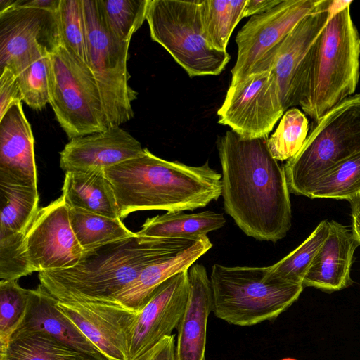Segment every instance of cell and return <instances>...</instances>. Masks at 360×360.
Masks as SVG:
<instances>
[{
	"mask_svg": "<svg viewBox=\"0 0 360 360\" xmlns=\"http://www.w3.org/2000/svg\"><path fill=\"white\" fill-rule=\"evenodd\" d=\"M268 136L245 139L231 129L218 138L225 212L248 236L276 242L291 228L290 191Z\"/></svg>",
	"mask_w": 360,
	"mask_h": 360,
	"instance_id": "6da1fadb",
	"label": "cell"
},
{
	"mask_svg": "<svg viewBox=\"0 0 360 360\" xmlns=\"http://www.w3.org/2000/svg\"><path fill=\"white\" fill-rule=\"evenodd\" d=\"M198 240V239H197ZM196 240L136 234L84 253L65 269L39 272L41 284L63 302H116L117 296L146 267L165 260Z\"/></svg>",
	"mask_w": 360,
	"mask_h": 360,
	"instance_id": "7a4b0ae2",
	"label": "cell"
},
{
	"mask_svg": "<svg viewBox=\"0 0 360 360\" xmlns=\"http://www.w3.org/2000/svg\"><path fill=\"white\" fill-rule=\"evenodd\" d=\"M120 218L141 210H193L221 195V174L208 161L191 166L160 158L148 148L140 155L104 169Z\"/></svg>",
	"mask_w": 360,
	"mask_h": 360,
	"instance_id": "3957f363",
	"label": "cell"
},
{
	"mask_svg": "<svg viewBox=\"0 0 360 360\" xmlns=\"http://www.w3.org/2000/svg\"><path fill=\"white\" fill-rule=\"evenodd\" d=\"M352 1H335L330 18L304 65L298 105L316 124L356 91L360 37L350 13Z\"/></svg>",
	"mask_w": 360,
	"mask_h": 360,
	"instance_id": "277c9868",
	"label": "cell"
},
{
	"mask_svg": "<svg viewBox=\"0 0 360 360\" xmlns=\"http://www.w3.org/2000/svg\"><path fill=\"white\" fill-rule=\"evenodd\" d=\"M266 271L267 266L214 264L210 275L214 315L240 326L277 318L298 299L304 286L268 279Z\"/></svg>",
	"mask_w": 360,
	"mask_h": 360,
	"instance_id": "5b68a950",
	"label": "cell"
},
{
	"mask_svg": "<svg viewBox=\"0 0 360 360\" xmlns=\"http://www.w3.org/2000/svg\"><path fill=\"white\" fill-rule=\"evenodd\" d=\"M360 152V94L351 96L316 123L300 150L283 168L290 193L308 197L331 168Z\"/></svg>",
	"mask_w": 360,
	"mask_h": 360,
	"instance_id": "8992f818",
	"label": "cell"
},
{
	"mask_svg": "<svg viewBox=\"0 0 360 360\" xmlns=\"http://www.w3.org/2000/svg\"><path fill=\"white\" fill-rule=\"evenodd\" d=\"M200 0H149L146 21L153 41L160 44L191 77L219 75L231 56L207 43Z\"/></svg>",
	"mask_w": 360,
	"mask_h": 360,
	"instance_id": "52a82bcc",
	"label": "cell"
},
{
	"mask_svg": "<svg viewBox=\"0 0 360 360\" xmlns=\"http://www.w3.org/2000/svg\"><path fill=\"white\" fill-rule=\"evenodd\" d=\"M49 103L70 139L109 129L92 71L64 46L51 53Z\"/></svg>",
	"mask_w": 360,
	"mask_h": 360,
	"instance_id": "ba28073f",
	"label": "cell"
},
{
	"mask_svg": "<svg viewBox=\"0 0 360 360\" xmlns=\"http://www.w3.org/2000/svg\"><path fill=\"white\" fill-rule=\"evenodd\" d=\"M87 38V65L99 89L109 128L134 117L137 93L129 84L127 62L130 43L117 39L108 30L98 0H83Z\"/></svg>",
	"mask_w": 360,
	"mask_h": 360,
	"instance_id": "9c48e42d",
	"label": "cell"
},
{
	"mask_svg": "<svg viewBox=\"0 0 360 360\" xmlns=\"http://www.w3.org/2000/svg\"><path fill=\"white\" fill-rule=\"evenodd\" d=\"M285 110L271 70L229 85L217 110L218 122L245 139L268 136Z\"/></svg>",
	"mask_w": 360,
	"mask_h": 360,
	"instance_id": "30bf717a",
	"label": "cell"
},
{
	"mask_svg": "<svg viewBox=\"0 0 360 360\" xmlns=\"http://www.w3.org/2000/svg\"><path fill=\"white\" fill-rule=\"evenodd\" d=\"M323 0H282L270 11L251 16L236 37L237 58L230 85L243 81Z\"/></svg>",
	"mask_w": 360,
	"mask_h": 360,
	"instance_id": "8fae6325",
	"label": "cell"
},
{
	"mask_svg": "<svg viewBox=\"0 0 360 360\" xmlns=\"http://www.w3.org/2000/svg\"><path fill=\"white\" fill-rule=\"evenodd\" d=\"M335 2L323 0L314 12L305 17L250 73L271 70L285 112L298 105L300 82L307 54L327 25Z\"/></svg>",
	"mask_w": 360,
	"mask_h": 360,
	"instance_id": "7c38bea8",
	"label": "cell"
},
{
	"mask_svg": "<svg viewBox=\"0 0 360 360\" xmlns=\"http://www.w3.org/2000/svg\"><path fill=\"white\" fill-rule=\"evenodd\" d=\"M25 245L37 272L70 268L82 259L84 251L73 232L62 195L39 209L26 231Z\"/></svg>",
	"mask_w": 360,
	"mask_h": 360,
	"instance_id": "4fadbf2b",
	"label": "cell"
},
{
	"mask_svg": "<svg viewBox=\"0 0 360 360\" xmlns=\"http://www.w3.org/2000/svg\"><path fill=\"white\" fill-rule=\"evenodd\" d=\"M190 292L188 269L165 281L138 313L133 326L129 360H142L147 352L178 327Z\"/></svg>",
	"mask_w": 360,
	"mask_h": 360,
	"instance_id": "5bb4252c",
	"label": "cell"
},
{
	"mask_svg": "<svg viewBox=\"0 0 360 360\" xmlns=\"http://www.w3.org/2000/svg\"><path fill=\"white\" fill-rule=\"evenodd\" d=\"M57 305L108 360H129L138 313L113 303L59 301Z\"/></svg>",
	"mask_w": 360,
	"mask_h": 360,
	"instance_id": "9a60e30c",
	"label": "cell"
},
{
	"mask_svg": "<svg viewBox=\"0 0 360 360\" xmlns=\"http://www.w3.org/2000/svg\"><path fill=\"white\" fill-rule=\"evenodd\" d=\"M61 45L58 12L15 7L0 13V70L37 47L51 54Z\"/></svg>",
	"mask_w": 360,
	"mask_h": 360,
	"instance_id": "2e32d148",
	"label": "cell"
},
{
	"mask_svg": "<svg viewBox=\"0 0 360 360\" xmlns=\"http://www.w3.org/2000/svg\"><path fill=\"white\" fill-rule=\"evenodd\" d=\"M141 143L120 127L75 137L60 152L65 172L105 169L143 153Z\"/></svg>",
	"mask_w": 360,
	"mask_h": 360,
	"instance_id": "e0dca14e",
	"label": "cell"
},
{
	"mask_svg": "<svg viewBox=\"0 0 360 360\" xmlns=\"http://www.w3.org/2000/svg\"><path fill=\"white\" fill-rule=\"evenodd\" d=\"M0 184L37 188L34 139L22 103L0 118Z\"/></svg>",
	"mask_w": 360,
	"mask_h": 360,
	"instance_id": "ac0fdd59",
	"label": "cell"
},
{
	"mask_svg": "<svg viewBox=\"0 0 360 360\" xmlns=\"http://www.w3.org/2000/svg\"><path fill=\"white\" fill-rule=\"evenodd\" d=\"M58 302L41 284L30 290L25 317L13 333L43 332L89 360H108L58 308Z\"/></svg>",
	"mask_w": 360,
	"mask_h": 360,
	"instance_id": "d6986e66",
	"label": "cell"
},
{
	"mask_svg": "<svg viewBox=\"0 0 360 360\" xmlns=\"http://www.w3.org/2000/svg\"><path fill=\"white\" fill-rule=\"evenodd\" d=\"M359 245L352 229L336 221H329L328 236L304 276V288L333 292L350 285L351 267Z\"/></svg>",
	"mask_w": 360,
	"mask_h": 360,
	"instance_id": "ffe728a7",
	"label": "cell"
},
{
	"mask_svg": "<svg viewBox=\"0 0 360 360\" xmlns=\"http://www.w3.org/2000/svg\"><path fill=\"white\" fill-rule=\"evenodd\" d=\"M190 292L177 327V360H205L207 323L213 309L212 290L206 268L200 264L188 269Z\"/></svg>",
	"mask_w": 360,
	"mask_h": 360,
	"instance_id": "44dd1931",
	"label": "cell"
},
{
	"mask_svg": "<svg viewBox=\"0 0 360 360\" xmlns=\"http://www.w3.org/2000/svg\"><path fill=\"white\" fill-rule=\"evenodd\" d=\"M212 247V242L205 235L175 255L146 267L117 296L116 302L139 313L164 281L189 269Z\"/></svg>",
	"mask_w": 360,
	"mask_h": 360,
	"instance_id": "7402d4cb",
	"label": "cell"
},
{
	"mask_svg": "<svg viewBox=\"0 0 360 360\" xmlns=\"http://www.w3.org/2000/svg\"><path fill=\"white\" fill-rule=\"evenodd\" d=\"M62 190L69 208L120 219L113 189L103 169L66 172Z\"/></svg>",
	"mask_w": 360,
	"mask_h": 360,
	"instance_id": "603a6c76",
	"label": "cell"
},
{
	"mask_svg": "<svg viewBox=\"0 0 360 360\" xmlns=\"http://www.w3.org/2000/svg\"><path fill=\"white\" fill-rule=\"evenodd\" d=\"M226 219L221 213L207 210L194 214L184 211L167 212L146 220L141 236L160 238L197 240L207 233L224 226Z\"/></svg>",
	"mask_w": 360,
	"mask_h": 360,
	"instance_id": "cb8c5ba5",
	"label": "cell"
},
{
	"mask_svg": "<svg viewBox=\"0 0 360 360\" xmlns=\"http://www.w3.org/2000/svg\"><path fill=\"white\" fill-rule=\"evenodd\" d=\"M0 360H89L82 353L43 332L13 333L0 349Z\"/></svg>",
	"mask_w": 360,
	"mask_h": 360,
	"instance_id": "d4e9b609",
	"label": "cell"
},
{
	"mask_svg": "<svg viewBox=\"0 0 360 360\" xmlns=\"http://www.w3.org/2000/svg\"><path fill=\"white\" fill-rule=\"evenodd\" d=\"M69 215L73 232L84 252L135 235L120 219L79 208H69Z\"/></svg>",
	"mask_w": 360,
	"mask_h": 360,
	"instance_id": "484cf974",
	"label": "cell"
},
{
	"mask_svg": "<svg viewBox=\"0 0 360 360\" xmlns=\"http://www.w3.org/2000/svg\"><path fill=\"white\" fill-rule=\"evenodd\" d=\"M51 54L37 47L11 70L15 75L23 101L31 108L43 109L49 103V77Z\"/></svg>",
	"mask_w": 360,
	"mask_h": 360,
	"instance_id": "4316f807",
	"label": "cell"
},
{
	"mask_svg": "<svg viewBox=\"0 0 360 360\" xmlns=\"http://www.w3.org/2000/svg\"><path fill=\"white\" fill-rule=\"evenodd\" d=\"M247 0H200V12L205 39L219 51H226L231 35L243 18Z\"/></svg>",
	"mask_w": 360,
	"mask_h": 360,
	"instance_id": "83f0119b",
	"label": "cell"
},
{
	"mask_svg": "<svg viewBox=\"0 0 360 360\" xmlns=\"http://www.w3.org/2000/svg\"><path fill=\"white\" fill-rule=\"evenodd\" d=\"M37 188L0 184V239L27 229L39 210Z\"/></svg>",
	"mask_w": 360,
	"mask_h": 360,
	"instance_id": "f1b7e54d",
	"label": "cell"
},
{
	"mask_svg": "<svg viewBox=\"0 0 360 360\" xmlns=\"http://www.w3.org/2000/svg\"><path fill=\"white\" fill-rule=\"evenodd\" d=\"M329 221L323 220L297 248L276 264L267 266L266 277L302 285L319 248L328 236Z\"/></svg>",
	"mask_w": 360,
	"mask_h": 360,
	"instance_id": "f546056e",
	"label": "cell"
},
{
	"mask_svg": "<svg viewBox=\"0 0 360 360\" xmlns=\"http://www.w3.org/2000/svg\"><path fill=\"white\" fill-rule=\"evenodd\" d=\"M360 195V152L328 171L311 188L310 198L349 200Z\"/></svg>",
	"mask_w": 360,
	"mask_h": 360,
	"instance_id": "4dcf8cb0",
	"label": "cell"
},
{
	"mask_svg": "<svg viewBox=\"0 0 360 360\" xmlns=\"http://www.w3.org/2000/svg\"><path fill=\"white\" fill-rule=\"evenodd\" d=\"M105 22L119 41L130 43L146 20L149 0H98Z\"/></svg>",
	"mask_w": 360,
	"mask_h": 360,
	"instance_id": "1f68e13d",
	"label": "cell"
},
{
	"mask_svg": "<svg viewBox=\"0 0 360 360\" xmlns=\"http://www.w3.org/2000/svg\"><path fill=\"white\" fill-rule=\"evenodd\" d=\"M309 131L306 115L296 108L286 110L273 134L268 139V146L273 157L279 161L288 160L302 148Z\"/></svg>",
	"mask_w": 360,
	"mask_h": 360,
	"instance_id": "d6a6232c",
	"label": "cell"
},
{
	"mask_svg": "<svg viewBox=\"0 0 360 360\" xmlns=\"http://www.w3.org/2000/svg\"><path fill=\"white\" fill-rule=\"evenodd\" d=\"M58 15L62 45L87 64V38L83 0H61Z\"/></svg>",
	"mask_w": 360,
	"mask_h": 360,
	"instance_id": "836d02e7",
	"label": "cell"
},
{
	"mask_svg": "<svg viewBox=\"0 0 360 360\" xmlns=\"http://www.w3.org/2000/svg\"><path fill=\"white\" fill-rule=\"evenodd\" d=\"M30 290L17 281H0V349L8 344L22 321L27 308Z\"/></svg>",
	"mask_w": 360,
	"mask_h": 360,
	"instance_id": "e575fe53",
	"label": "cell"
},
{
	"mask_svg": "<svg viewBox=\"0 0 360 360\" xmlns=\"http://www.w3.org/2000/svg\"><path fill=\"white\" fill-rule=\"evenodd\" d=\"M27 229L0 239L1 281H17L34 271L26 250Z\"/></svg>",
	"mask_w": 360,
	"mask_h": 360,
	"instance_id": "d590c367",
	"label": "cell"
},
{
	"mask_svg": "<svg viewBox=\"0 0 360 360\" xmlns=\"http://www.w3.org/2000/svg\"><path fill=\"white\" fill-rule=\"evenodd\" d=\"M22 101L23 97L14 72L8 68L0 70V118L11 106Z\"/></svg>",
	"mask_w": 360,
	"mask_h": 360,
	"instance_id": "8d00e7d4",
	"label": "cell"
},
{
	"mask_svg": "<svg viewBox=\"0 0 360 360\" xmlns=\"http://www.w3.org/2000/svg\"><path fill=\"white\" fill-rule=\"evenodd\" d=\"M175 335L165 336L153 346L142 360H177Z\"/></svg>",
	"mask_w": 360,
	"mask_h": 360,
	"instance_id": "74e56055",
	"label": "cell"
},
{
	"mask_svg": "<svg viewBox=\"0 0 360 360\" xmlns=\"http://www.w3.org/2000/svg\"><path fill=\"white\" fill-rule=\"evenodd\" d=\"M282 0H247L243 17L264 13L275 7Z\"/></svg>",
	"mask_w": 360,
	"mask_h": 360,
	"instance_id": "f35d334b",
	"label": "cell"
},
{
	"mask_svg": "<svg viewBox=\"0 0 360 360\" xmlns=\"http://www.w3.org/2000/svg\"><path fill=\"white\" fill-rule=\"evenodd\" d=\"M61 0H17L15 7H27L58 12ZM14 7V8H15Z\"/></svg>",
	"mask_w": 360,
	"mask_h": 360,
	"instance_id": "ab89813d",
	"label": "cell"
},
{
	"mask_svg": "<svg viewBox=\"0 0 360 360\" xmlns=\"http://www.w3.org/2000/svg\"><path fill=\"white\" fill-rule=\"evenodd\" d=\"M351 205L352 231L360 245V195L349 200Z\"/></svg>",
	"mask_w": 360,
	"mask_h": 360,
	"instance_id": "60d3db41",
	"label": "cell"
},
{
	"mask_svg": "<svg viewBox=\"0 0 360 360\" xmlns=\"http://www.w3.org/2000/svg\"><path fill=\"white\" fill-rule=\"evenodd\" d=\"M17 0H0V13L15 6Z\"/></svg>",
	"mask_w": 360,
	"mask_h": 360,
	"instance_id": "b9f144b4",
	"label": "cell"
}]
</instances>
